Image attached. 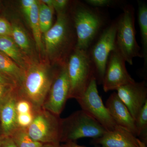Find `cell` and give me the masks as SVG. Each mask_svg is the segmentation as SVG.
Wrapping results in <instances>:
<instances>
[{"mask_svg":"<svg viewBox=\"0 0 147 147\" xmlns=\"http://www.w3.org/2000/svg\"><path fill=\"white\" fill-rule=\"evenodd\" d=\"M71 11L77 37L76 48L88 51L109 24L108 18L100 9L84 2H75Z\"/></svg>","mask_w":147,"mask_h":147,"instance_id":"obj_1","label":"cell"},{"mask_svg":"<svg viewBox=\"0 0 147 147\" xmlns=\"http://www.w3.org/2000/svg\"><path fill=\"white\" fill-rule=\"evenodd\" d=\"M44 42L49 57L65 65L77 44L75 28L67 11L57 13L56 22L44 34Z\"/></svg>","mask_w":147,"mask_h":147,"instance_id":"obj_2","label":"cell"},{"mask_svg":"<svg viewBox=\"0 0 147 147\" xmlns=\"http://www.w3.org/2000/svg\"><path fill=\"white\" fill-rule=\"evenodd\" d=\"M58 71H53L46 64L31 61L22 84L17 89L18 97L30 102L34 110L42 108Z\"/></svg>","mask_w":147,"mask_h":147,"instance_id":"obj_3","label":"cell"},{"mask_svg":"<svg viewBox=\"0 0 147 147\" xmlns=\"http://www.w3.org/2000/svg\"><path fill=\"white\" fill-rule=\"evenodd\" d=\"M66 66L70 85L69 99L76 100L96 78L94 64L88 51L76 48L69 57Z\"/></svg>","mask_w":147,"mask_h":147,"instance_id":"obj_4","label":"cell"},{"mask_svg":"<svg viewBox=\"0 0 147 147\" xmlns=\"http://www.w3.org/2000/svg\"><path fill=\"white\" fill-rule=\"evenodd\" d=\"M123 11L117 18L116 49L126 63L132 65L134 58H143L141 47L136 39L135 9L133 5H126Z\"/></svg>","mask_w":147,"mask_h":147,"instance_id":"obj_5","label":"cell"},{"mask_svg":"<svg viewBox=\"0 0 147 147\" xmlns=\"http://www.w3.org/2000/svg\"><path fill=\"white\" fill-rule=\"evenodd\" d=\"M106 131L99 123L82 110L61 119V142H75L85 137L96 139Z\"/></svg>","mask_w":147,"mask_h":147,"instance_id":"obj_6","label":"cell"},{"mask_svg":"<svg viewBox=\"0 0 147 147\" xmlns=\"http://www.w3.org/2000/svg\"><path fill=\"white\" fill-rule=\"evenodd\" d=\"M34 111V118L27 128L30 137L43 144H60L61 119L42 108Z\"/></svg>","mask_w":147,"mask_h":147,"instance_id":"obj_7","label":"cell"},{"mask_svg":"<svg viewBox=\"0 0 147 147\" xmlns=\"http://www.w3.org/2000/svg\"><path fill=\"white\" fill-rule=\"evenodd\" d=\"M117 19L108 24L88 50L94 64L97 84H102L110 53L116 48Z\"/></svg>","mask_w":147,"mask_h":147,"instance_id":"obj_8","label":"cell"},{"mask_svg":"<svg viewBox=\"0 0 147 147\" xmlns=\"http://www.w3.org/2000/svg\"><path fill=\"white\" fill-rule=\"evenodd\" d=\"M97 85L96 79L94 78L84 94L76 100L82 110L95 119L106 131H112L117 125L102 102Z\"/></svg>","mask_w":147,"mask_h":147,"instance_id":"obj_9","label":"cell"},{"mask_svg":"<svg viewBox=\"0 0 147 147\" xmlns=\"http://www.w3.org/2000/svg\"><path fill=\"white\" fill-rule=\"evenodd\" d=\"M69 79L65 65L61 67L56 74L42 108L60 116L69 99Z\"/></svg>","mask_w":147,"mask_h":147,"instance_id":"obj_10","label":"cell"},{"mask_svg":"<svg viewBox=\"0 0 147 147\" xmlns=\"http://www.w3.org/2000/svg\"><path fill=\"white\" fill-rule=\"evenodd\" d=\"M125 63L116 48L110 53L102 83L105 92L117 90L120 87L135 82L127 71Z\"/></svg>","mask_w":147,"mask_h":147,"instance_id":"obj_11","label":"cell"},{"mask_svg":"<svg viewBox=\"0 0 147 147\" xmlns=\"http://www.w3.org/2000/svg\"><path fill=\"white\" fill-rule=\"evenodd\" d=\"M119 97L127 108L134 120L147 102L146 81L134 82L120 87L117 90Z\"/></svg>","mask_w":147,"mask_h":147,"instance_id":"obj_12","label":"cell"},{"mask_svg":"<svg viewBox=\"0 0 147 147\" xmlns=\"http://www.w3.org/2000/svg\"><path fill=\"white\" fill-rule=\"evenodd\" d=\"M93 143L102 147H147L132 132L117 126L113 130L106 131L101 137L93 139Z\"/></svg>","mask_w":147,"mask_h":147,"instance_id":"obj_13","label":"cell"},{"mask_svg":"<svg viewBox=\"0 0 147 147\" xmlns=\"http://www.w3.org/2000/svg\"><path fill=\"white\" fill-rule=\"evenodd\" d=\"M105 105L117 126L128 129L137 137L135 120L117 93L114 92L110 95Z\"/></svg>","mask_w":147,"mask_h":147,"instance_id":"obj_14","label":"cell"},{"mask_svg":"<svg viewBox=\"0 0 147 147\" xmlns=\"http://www.w3.org/2000/svg\"><path fill=\"white\" fill-rule=\"evenodd\" d=\"M17 92L0 110V130L3 137H10L18 127L16 103Z\"/></svg>","mask_w":147,"mask_h":147,"instance_id":"obj_15","label":"cell"},{"mask_svg":"<svg viewBox=\"0 0 147 147\" xmlns=\"http://www.w3.org/2000/svg\"><path fill=\"white\" fill-rule=\"evenodd\" d=\"M0 51L25 71L31 61L24 55L11 37L0 36Z\"/></svg>","mask_w":147,"mask_h":147,"instance_id":"obj_16","label":"cell"},{"mask_svg":"<svg viewBox=\"0 0 147 147\" xmlns=\"http://www.w3.org/2000/svg\"><path fill=\"white\" fill-rule=\"evenodd\" d=\"M12 32L11 37L16 45L30 61V58L34 55L33 47L30 40L24 28L17 22H13L11 24Z\"/></svg>","mask_w":147,"mask_h":147,"instance_id":"obj_17","label":"cell"},{"mask_svg":"<svg viewBox=\"0 0 147 147\" xmlns=\"http://www.w3.org/2000/svg\"><path fill=\"white\" fill-rule=\"evenodd\" d=\"M25 71L10 58L0 51V73L12 79L16 83L17 89L22 84Z\"/></svg>","mask_w":147,"mask_h":147,"instance_id":"obj_18","label":"cell"},{"mask_svg":"<svg viewBox=\"0 0 147 147\" xmlns=\"http://www.w3.org/2000/svg\"><path fill=\"white\" fill-rule=\"evenodd\" d=\"M138 21L141 36V52L144 60V72L147 67V5L145 2L138 1Z\"/></svg>","mask_w":147,"mask_h":147,"instance_id":"obj_19","label":"cell"},{"mask_svg":"<svg viewBox=\"0 0 147 147\" xmlns=\"http://www.w3.org/2000/svg\"><path fill=\"white\" fill-rule=\"evenodd\" d=\"M38 5L39 1H36L32 7L28 22L31 29L36 50L40 53L44 49L42 40V34L38 20Z\"/></svg>","mask_w":147,"mask_h":147,"instance_id":"obj_20","label":"cell"},{"mask_svg":"<svg viewBox=\"0 0 147 147\" xmlns=\"http://www.w3.org/2000/svg\"><path fill=\"white\" fill-rule=\"evenodd\" d=\"M10 137L18 147H42L43 145L32 139L27 128L18 127Z\"/></svg>","mask_w":147,"mask_h":147,"instance_id":"obj_21","label":"cell"},{"mask_svg":"<svg viewBox=\"0 0 147 147\" xmlns=\"http://www.w3.org/2000/svg\"><path fill=\"white\" fill-rule=\"evenodd\" d=\"M54 11V9L47 6L41 1H39L38 20L42 34H44L53 26Z\"/></svg>","mask_w":147,"mask_h":147,"instance_id":"obj_22","label":"cell"},{"mask_svg":"<svg viewBox=\"0 0 147 147\" xmlns=\"http://www.w3.org/2000/svg\"><path fill=\"white\" fill-rule=\"evenodd\" d=\"M135 122L137 137L147 145V102L139 112Z\"/></svg>","mask_w":147,"mask_h":147,"instance_id":"obj_23","label":"cell"},{"mask_svg":"<svg viewBox=\"0 0 147 147\" xmlns=\"http://www.w3.org/2000/svg\"><path fill=\"white\" fill-rule=\"evenodd\" d=\"M17 89L14 85L0 83V110L16 93Z\"/></svg>","mask_w":147,"mask_h":147,"instance_id":"obj_24","label":"cell"},{"mask_svg":"<svg viewBox=\"0 0 147 147\" xmlns=\"http://www.w3.org/2000/svg\"><path fill=\"white\" fill-rule=\"evenodd\" d=\"M84 2L92 7L100 8L116 6L121 2L117 0H86Z\"/></svg>","mask_w":147,"mask_h":147,"instance_id":"obj_25","label":"cell"},{"mask_svg":"<svg viewBox=\"0 0 147 147\" xmlns=\"http://www.w3.org/2000/svg\"><path fill=\"white\" fill-rule=\"evenodd\" d=\"M34 118V111L25 114H17V123L18 127L27 128Z\"/></svg>","mask_w":147,"mask_h":147,"instance_id":"obj_26","label":"cell"},{"mask_svg":"<svg viewBox=\"0 0 147 147\" xmlns=\"http://www.w3.org/2000/svg\"><path fill=\"white\" fill-rule=\"evenodd\" d=\"M16 110L17 114H25L34 111L30 102L24 98L18 97L16 101Z\"/></svg>","mask_w":147,"mask_h":147,"instance_id":"obj_27","label":"cell"},{"mask_svg":"<svg viewBox=\"0 0 147 147\" xmlns=\"http://www.w3.org/2000/svg\"><path fill=\"white\" fill-rule=\"evenodd\" d=\"M11 24L4 18L0 17V36L11 37Z\"/></svg>","mask_w":147,"mask_h":147,"instance_id":"obj_28","label":"cell"},{"mask_svg":"<svg viewBox=\"0 0 147 147\" xmlns=\"http://www.w3.org/2000/svg\"><path fill=\"white\" fill-rule=\"evenodd\" d=\"M69 3L68 0H54L53 8L57 13L66 12Z\"/></svg>","mask_w":147,"mask_h":147,"instance_id":"obj_29","label":"cell"},{"mask_svg":"<svg viewBox=\"0 0 147 147\" xmlns=\"http://www.w3.org/2000/svg\"><path fill=\"white\" fill-rule=\"evenodd\" d=\"M36 0H22L21 7L22 11L27 21H28L32 7L36 2Z\"/></svg>","mask_w":147,"mask_h":147,"instance_id":"obj_30","label":"cell"},{"mask_svg":"<svg viewBox=\"0 0 147 147\" xmlns=\"http://www.w3.org/2000/svg\"><path fill=\"white\" fill-rule=\"evenodd\" d=\"M1 147H18L15 144V143L10 137H4Z\"/></svg>","mask_w":147,"mask_h":147,"instance_id":"obj_31","label":"cell"},{"mask_svg":"<svg viewBox=\"0 0 147 147\" xmlns=\"http://www.w3.org/2000/svg\"><path fill=\"white\" fill-rule=\"evenodd\" d=\"M0 83L11 84L16 86L17 88L16 83L12 79H11L8 76L1 73H0Z\"/></svg>","mask_w":147,"mask_h":147,"instance_id":"obj_32","label":"cell"},{"mask_svg":"<svg viewBox=\"0 0 147 147\" xmlns=\"http://www.w3.org/2000/svg\"><path fill=\"white\" fill-rule=\"evenodd\" d=\"M61 146L63 147H87L84 146H80L76 144V142H65L64 144L61 145Z\"/></svg>","mask_w":147,"mask_h":147,"instance_id":"obj_33","label":"cell"},{"mask_svg":"<svg viewBox=\"0 0 147 147\" xmlns=\"http://www.w3.org/2000/svg\"><path fill=\"white\" fill-rule=\"evenodd\" d=\"M41 1L43 3L45 4V5H46L47 6L53 8L54 0H42V1Z\"/></svg>","mask_w":147,"mask_h":147,"instance_id":"obj_34","label":"cell"},{"mask_svg":"<svg viewBox=\"0 0 147 147\" xmlns=\"http://www.w3.org/2000/svg\"><path fill=\"white\" fill-rule=\"evenodd\" d=\"M3 136H1L0 137V147H1V145L2 143L3 138Z\"/></svg>","mask_w":147,"mask_h":147,"instance_id":"obj_35","label":"cell"},{"mask_svg":"<svg viewBox=\"0 0 147 147\" xmlns=\"http://www.w3.org/2000/svg\"><path fill=\"white\" fill-rule=\"evenodd\" d=\"M42 147H50V146H42Z\"/></svg>","mask_w":147,"mask_h":147,"instance_id":"obj_36","label":"cell"},{"mask_svg":"<svg viewBox=\"0 0 147 147\" xmlns=\"http://www.w3.org/2000/svg\"><path fill=\"white\" fill-rule=\"evenodd\" d=\"M1 136H2V135L1 133V130H0V137H1Z\"/></svg>","mask_w":147,"mask_h":147,"instance_id":"obj_37","label":"cell"}]
</instances>
